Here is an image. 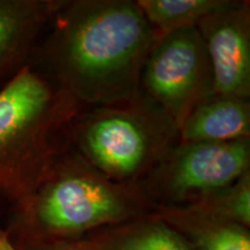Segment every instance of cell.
I'll return each instance as SVG.
<instances>
[{
	"label": "cell",
	"mask_w": 250,
	"mask_h": 250,
	"mask_svg": "<svg viewBox=\"0 0 250 250\" xmlns=\"http://www.w3.org/2000/svg\"><path fill=\"white\" fill-rule=\"evenodd\" d=\"M155 213L191 250H250V228L190 206L156 208Z\"/></svg>",
	"instance_id": "obj_10"
},
{
	"label": "cell",
	"mask_w": 250,
	"mask_h": 250,
	"mask_svg": "<svg viewBox=\"0 0 250 250\" xmlns=\"http://www.w3.org/2000/svg\"><path fill=\"white\" fill-rule=\"evenodd\" d=\"M180 142L179 129L138 93L126 101L83 108L71 126V144L109 180L140 184Z\"/></svg>",
	"instance_id": "obj_4"
},
{
	"label": "cell",
	"mask_w": 250,
	"mask_h": 250,
	"mask_svg": "<svg viewBox=\"0 0 250 250\" xmlns=\"http://www.w3.org/2000/svg\"><path fill=\"white\" fill-rule=\"evenodd\" d=\"M250 171V137L179 142L140 183L156 208L188 206Z\"/></svg>",
	"instance_id": "obj_5"
},
{
	"label": "cell",
	"mask_w": 250,
	"mask_h": 250,
	"mask_svg": "<svg viewBox=\"0 0 250 250\" xmlns=\"http://www.w3.org/2000/svg\"><path fill=\"white\" fill-rule=\"evenodd\" d=\"M13 245L18 250H87L77 241L21 242Z\"/></svg>",
	"instance_id": "obj_14"
},
{
	"label": "cell",
	"mask_w": 250,
	"mask_h": 250,
	"mask_svg": "<svg viewBox=\"0 0 250 250\" xmlns=\"http://www.w3.org/2000/svg\"><path fill=\"white\" fill-rule=\"evenodd\" d=\"M144 17L162 36L184 28L197 27L208 15L224 8L229 0H136Z\"/></svg>",
	"instance_id": "obj_12"
},
{
	"label": "cell",
	"mask_w": 250,
	"mask_h": 250,
	"mask_svg": "<svg viewBox=\"0 0 250 250\" xmlns=\"http://www.w3.org/2000/svg\"><path fill=\"white\" fill-rule=\"evenodd\" d=\"M81 109L31 65L0 89V224L70 147Z\"/></svg>",
	"instance_id": "obj_3"
},
{
	"label": "cell",
	"mask_w": 250,
	"mask_h": 250,
	"mask_svg": "<svg viewBox=\"0 0 250 250\" xmlns=\"http://www.w3.org/2000/svg\"><path fill=\"white\" fill-rule=\"evenodd\" d=\"M197 29L211 64L213 94L250 100L249 0H229Z\"/></svg>",
	"instance_id": "obj_7"
},
{
	"label": "cell",
	"mask_w": 250,
	"mask_h": 250,
	"mask_svg": "<svg viewBox=\"0 0 250 250\" xmlns=\"http://www.w3.org/2000/svg\"><path fill=\"white\" fill-rule=\"evenodd\" d=\"M180 142H230L250 137V100L212 94L188 115Z\"/></svg>",
	"instance_id": "obj_9"
},
{
	"label": "cell",
	"mask_w": 250,
	"mask_h": 250,
	"mask_svg": "<svg viewBox=\"0 0 250 250\" xmlns=\"http://www.w3.org/2000/svg\"><path fill=\"white\" fill-rule=\"evenodd\" d=\"M153 211L155 206L140 184L109 180L71 144L34 192L0 226L13 243L76 241L100 228Z\"/></svg>",
	"instance_id": "obj_2"
},
{
	"label": "cell",
	"mask_w": 250,
	"mask_h": 250,
	"mask_svg": "<svg viewBox=\"0 0 250 250\" xmlns=\"http://www.w3.org/2000/svg\"><path fill=\"white\" fill-rule=\"evenodd\" d=\"M155 31L136 0H62L30 64L83 108L139 93Z\"/></svg>",
	"instance_id": "obj_1"
},
{
	"label": "cell",
	"mask_w": 250,
	"mask_h": 250,
	"mask_svg": "<svg viewBox=\"0 0 250 250\" xmlns=\"http://www.w3.org/2000/svg\"><path fill=\"white\" fill-rule=\"evenodd\" d=\"M0 250H18L1 226H0Z\"/></svg>",
	"instance_id": "obj_15"
},
{
	"label": "cell",
	"mask_w": 250,
	"mask_h": 250,
	"mask_svg": "<svg viewBox=\"0 0 250 250\" xmlns=\"http://www.w3.org/2000/svg\"><path fill=\"white\" fill-rule=\"evenodd\" d=\"M188 206L250 228V171Z\"/></svg>",
	"instance_id": "obj_13"
},
{
	"label": "cell",
	"mask_w": 250,
	"mask_h": 250,
	"mask_svg": "<svg viewBox=\"0 0 250 250\" xmlns=\"http://www.w3.org/2000/svg\"><path fill=\"white\" fill-rule=\"evenodd\" d=\"M76 241L87 250H191L155 211L100 228Z\"/></svg>",
	"instance_id": "obj_11"
},
{
	"label": "cell",
	"mask_w": 250,
	"mask_h": 250,
	"mask_svg": "<svg viewBox=\"0 0 250 250\" xmlns=\"http://www.w3.org/2000/svg\"><path fill=\"white\" fill-rule=\"evenodd\" d=\"M62 0H0V89L30 64Z\"/></svg>",
	"instance_id": "obj_8"
},
{
	"label": "cell",
	"mask_w": 250,
	"mask_h": 250,
	"mask_svg": "<svg viewBox=\"0 0 250 250\" xmlns=\"http://www.w3.org/2000/svg\"><path fill=\"white\" fill-rule=\"evenodd\" d=\"M139 93L164 111L177 129L213 94L211 64L197 27L155 40L144 65Z\"/></svg>",
	"instance_id": "obj_6"
}]
</instances>
